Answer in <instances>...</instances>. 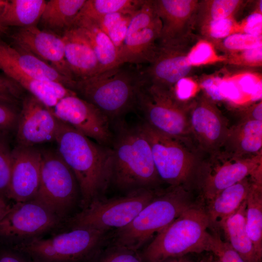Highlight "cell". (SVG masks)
Listing matches in <instances>:
<instances>
[{"instance_id":"cell-1","label":"cell","mask_w":262,"mask_h":262,"mask_svg":"<svg viewBox=\"0 0 262 262\" xmlns=\"http://www.w3.org/2000/svg\"><path fill=\"white\" fill-rule=\"evenodd\" d=\"M56 150L73 172L82 198L81 210L104 197L111 184V147L101 145L58 120Z\"/></svg>"},{"instance_id":"cell-2","label":"cell","mask_w":262,"mask_h":262,"mask_svg":"<svg viewBox=\"0 0 262 262\" xmlns=\"http://www.w3.org/2000/svg\"><path fill=\"white\" fill-rule=\"evenodd\" d=\"M112 145L113 185L125 194L156 190L163 184L154 164L149 144L139 125L130 126L117 121Z\"/></svg>"},{"instance_id":"cell-3","label":"cell","mask_w":262,"mask_h":262,"mask_svg":"<svg viewBox=\"0 0 262 262\" xmlns=\"http://www.w3.org/2000/svg\"><path fill=\"white\" fill-rule=\"evenodd\" d=\"M195 204L192 191L183 186L161 188L127 226L111 232L109 243L139 251Z\"/></svg>"},{"instance_id":"cell-4","label":"cell","mask_w":262,"mask_h":262,"mask_svg":"<svg viewBox=\"0 0 262 262\" xmlns=\"http://www.w3.org/2000/svg\"><path fill=\"white\" fill-rule=\"evenodd\" d=\"M124 65L75 81L72 89L77 96L97 107L111 121L119 120L135 108L138 90L145 79L142 70Z\"/></svg>"},{"instance_id":"cell-5","label":"cell","mask_w":262,"mask_h":262,"mask_svg":"<svg viewBox=\"0 0 262 262\" xmlns=\"http://www.w3.org/2000/svg\"><path fill=\"white\" fill-rule=\"evenodd\" d=\"M210 227L205 208L195 203L159 232L139 252L145 262H163L189 253L209 252Z\"/></svg>"},{"instance_id":"cell-6","label":"cell","mask_w":262,"mask_h":262,"mask_svg":"<svg viewBox=\"0 0 262 262\" xmlns=\"http://www.w3.org/2000/svg\"><path fill=\"white\" fill-rule=\"evenodd\" d=\"M58 232L12 247L24 253L33 262H90L107 245L111 234L82 228Z\"/></svg>"},{"instance_id":"cell-7","label":"cell","mask_w":262,"mask_h":262,"mask_svg":"<svg viewBox=\"0 0 262 262\" xmlns=\"http://www.w3.org/2000/svg\"><path fill=\"white\" fill-rule=\"evenodd\" d=\"M139 126L149 144L155 167L163 183L192 191L202 153L189 141L161 132L143 121Z\"/></svg>"},{"instance_id":"cell-8","label":"cell","mask_w":262,"mask_h":262,"mask_svg":"<svg viewBox=\"0 0 262 262\" xmlns=\"http://www.w3.org/2000/svg\"><path fill=\"white\" fill-rule=\"evenodd\" d=\"M39 186L34 198L64 222L81 210V195L77 179L56 148H40Z\"/></svg>"},{"instance_id":"cell-9","label":"cell","mask_w":262,"mask_h":262,"mask_svg":"<svg viewBox=\"0 0 262 262\" xmlns=\"http://www.w3.org/2000/svg\"><path fill=\"white\" fill-rule=\"evenodd\" d=\"M190 101L179 99L173 88L149 83L145 79L138 90L135 108L141 112L143 122L152 128L192 143L188 119Z\"/></svg>"},{"instance_id":"cell-10","label":"cell","mask_w":262,"mask_h":262,"mask_svg":"<svg viewBox=\"0 0 262 262\" xmlns=\"http://www.w3.org/2000/svg\"><path fill=\"white\" fill-rule=\"evenodd\" d=\"M161 188L138 190L122 196L95 200L67 219L61 229L82 228L111 232L122 229L134 219Z\"/></svg>"},{"instance_id":"cell-11","label":"cell","mask_w":262,"mask_h":262,"mask_svg":"<svg viewBox=\"0 0 262 262\" xmlns=\"http://www.w3.org/2000/svg\"><path fill=\"white\" fill-rule=\"evenodd\" d=\"M262 173V154L243 158L220 149L201 155L193 190L207 201L245 178Z\"/></svg>"},{"instance_id":"cell-12","label":"cell","mask_w":262,"mask_h":262,"mask_svg":"<svg viewBox=\"0 0 262 262\" xmlns=\"http://www.w3.org/2000/svg\"><path fill=\"white\" fill-rule=\"evenodd\" d=\"M64 222L35 199L14 202L0 221V243L14 246L62 229Z\"/></svg>"},{"instance_id":"cell-13","label":"cell","mask_w":262,"mask_h":262,"mask_svg":"<svg viewBox=\"0 0 262 262\" xmlns=\"http://www.w3.org/2000/svg\"><path fill=\"white\" fill-rule=\"evenodd\" d=\"M162 22L153 0H145L131 16L123 44L118 52L119 65L150 64L159 46Z\"/></svg>"},{"instance_id":"cell-14","label":"cell","mask_w":262,"mask_h":262,"mask_svg":"<svg viewBox=\"0 0 262 262\" xmlns=\"http://www.w3.org/2000/svg\"><path fill=\"white\" fill-rule=\"evenodd\" d=\"M190 139L202 154L221 148L229 128L228 119L205 94L191 99L189 111Z\"/></svg>"},{"instance_id":"cell-15","label":"cell","mask_w":262,"mask_h":262,"mask_svg":"<svg viewBox=\"0 0 262 262\" xmlns=\"http://www.w3.org/2000/svg\"><path fill=\"white\" fill-rule=\"evenodd\" d=\"M50 109L59 121L101 145L112 147V121L92 104L74 94L63 98Z\"/></svg>"},{"instance_id":"cell-16","label":"cell","mask_w":262,"mask_h":262,"mask_svg":"<svg viewBox=\"0 0 262 262\" xmlns=\"http://www.w3.org/2000/svg\"><path fill=\"white\" fill-rule=\"evenodd\" d=\"M197 0H153L162 22L158 44L161 47L191 48L194 40Z\"/></svg>"},{"instance_id":"cell-17","label":"cell","mask_w":262,"mask_h":262,"mask_svg":"<svg viewBox=\"0 0 262 262\" xmlns=\"http://www.w3.org/2000/svg\"><path fill=\"white\" fill-rule=\"evenodd\" d=\"M58 120L50 109L29 94L21 102L15 130L16 145L36 147L55 142Z\"/></svg>"},{"instance_id":"cell-18","label":"cell","mask_w":262,"mask_h":262,"mask_svg":"<svg viewBox=\"0 0 262 262\" xmlns=\"http://www.w3.org/2000/svg\"><path fill=\"white\" fill-rule=\"evenodd\" d=\"M10 38L11 44L33 54L64 76L75 81L66 60L62 36L36 25L18 28Z\"/></svg>"},{"instance_id":"cell-19","label":"cell","mask_w":262,"mask_h":262,"mask_svg":"<svg viewBox=\"0 0 262 262\" xmlns=\"http://www.w3.org/2000/svg\"><path fill=\"white\" fill-rule=\"evenodd\" d=\"M41 162L40 148L16 144L12 149L9 200L21 202L34 199L39 186Z\"/></svg>"},{"instance_id":"cell-20","label":"cell","mask_w":262,"mask_h":262,"mask_svg":"<svg viewBox=\"0 0 262 262\" xmlns=\"http://www.w3.org/2000/svg\"><path fill=\"white\" fill-rule=\"evenodd\" d=\"M190 48L159 46L154 60L142 70L145 80L160 86L173 88L192 71L193 67L187 58Z\"/></svg>"},{"instance_id":"cell-21","label":"cell","mask_w":262,"mask_h":262,"mask_svg":"<svg viewBox=\"0 0 262 262\" xmlns=\"http://www.w3.org/2000/svg\"><path fill=\"white\" fill-rule=\"evenodd\" d=\"M5 69L14 70L39 80L57 82L71 90L75 81L27 51L0 39V70Z\"/></svg>"},{"instance_id":"cell-22","label":"cell","mask_w":262,"mask_h":262,"mask_svg":"<svg viewBox=\"0 0 262 262\" xmlns=\"http://www.w3.org/2000/svg\"><path fill=\"white\" fill-rule=\"evenodd\" d=\"M62 36L66 60L75 81L85 79L100 73L92 47L79 28L71 26Z\"/></svg>"},{"instance_id":"cell-23","label":"cell","mask_w":262,"mask_h":262,"mask_svg":"<svg viewBox=\"0 0 262 262\" xmlns=\"http://www.w3.org/2000/svg\"><path fill=\"white\" fill-rule=\"evenodd\" d=\"M222 149L235 156L251 158L262 154V121L239 120L229 127Z\"/></svg>"},{"instance_id":"cell-24","label":"cell","mask_w":262,"mask_h":262,"mask_svg":"<svg viewBox=\"0 0 262 262\" xmlns=\"http://www.w3.org/2000/svg\"><path fill=\"white\" fill-rule=\"evenodd\" d=\"M262 178V173L246 177L207 201L205 209L211 227H216L218 221L236 211L246 200L253 182Z\"/></svg>"},{"instance_id":"cell-25","label":"cell","mask_w":262,"mask_h":262,"mask_svg":"<svg viewBox=\"0 0 262 262\" xmlns=\"http://www.w3.org/2000/svg\"><path fill=\"white\" fill-rule=\"evenodd\" d=\"M246 200L234 213L216 224L222 229L229 243L245 262H256L253 243L246 228Z\"/></svg>"},{"instance_id":"cell-26","label":"cell","mask_w":262,"mask_h":262,"mask_svg":"<svg viewBox=\"0 0 262 262\" xmlns=\"http://www.w3.org/2000/svg\"><path fill=\"white\" fill-rule=\"evenodd\" d=\"M72 26L79 28L89 40L99 63L100 73L120 66L115 46L94 21L77 16Z\"/></svg>"},{"instance_id":"cell-27","label":"cell","mask_w":262,"mask_h":262,"mask_svg":"<svg viewBox=\"0 0 262 262\" xmlns=\"http://www.w3.org/2000/svg\"><path fill=\"white\" fill-rule=\"evenodd\" d=\"M86 0L47 1L39 22L43 29L61 36L72 25Z\"/></svg>"},{"instance_id":"cell-28","label":"cell","mask_w":262,"mask_h":262,"mask_svg":"<svg viewBox=\"0 0 262 262\" xmlns=\"http://www.w3.org/2000/svg\"><path fill=\"white\" fill-rule=\"evenodd\" d=\"M47 1L44 0H8L0 14V25L18 28L36 26L39 21Z\"/></svg>"},{"instance_id":"cell-29","label":"cell","mask_w":262,"mask_h":262,"mask_svg":"<svg viewBox=\"0 0 262 262\" xmlns=\"http://www.w3.org/2000/svg\"><path fill=\"white\" fill-rule=\"evenodd\" d=\"M246 228L254 246L256 262H262V179L253 182L246 198Z\"/></svg>"},{"instance_id":"cell-30","label":"cell","mask_w":262,"mask_h":262,"mask_svg":"<svg viewBox=\"0 0 262 262\" xmlns=\"http://www.w3.org/2000/svg\"><path fill=\"white\" fill-rule=\"evenodd\" d=\"M246 1L243 0H198L194 29L208 22L235 17V15L245 6Z\"/></svg>"},{"instance_id":"cell-31","label":"cell","mask_w":262,"mask_h":262,"mask_svg":"<svg viewBox=\"0 0 262 262\" xmlns=\"http://www.w3.org/2000/svg\"><path fill=\"white\" fill-rule=\"evenodd\" d=\"M145 0H86L77 16L95 19L103 15L122 13L133 14Z\"/></svg>"},{"instance_id":"cell-32","label":"cell","mask_w":262,"mask_h":262,"mask_svg":"<svg viewBox=\"0 0 262 262\" xmlns=\"http://www.w3.org/2000/svg\"><path fill=\"white\" fill-rule=\"evenodd\" d=\"M10 133L0 131V196L8 200L12 167Z\"/></svg>"},{"instance_id":"cell-33","label":"cell","mask_w":262,"mask_h":262,"mask_svg":"<svg viewBox=\"0 0 262 262\" xmlns=\"http://www.w3.org/2000/svg\"><path fill=\"white\" fill-rule=\"evenodd\" d=\"M212 43L226 54L262 47V36L236 33Z\"/></svg>"},{"instance_id":"cell-34","label":"cell","mask_w":262,"mask_h":262,"mask_svg":"<svg viewBox=\"0 0 262 262\" xmlns=\"http://www.w3.org/2000/svg\"><path fill=\"white\" fill-rule=\"evenodd\" d=\"M196 29L198 31L202 38L213 43L238 33V22L235 17H230L208 22Z\"/></svg>"},{"instance_id":"cell-35","label":"cell","mask_w":262,"mask_h":262,"mask_svg":"<svg viewBox=\"0 0 262 262\" xmlns=\"http://www.w3.org/2000/svg\"><path fill=\"white\" fill-rule=\"evenodd\" d=\"M213 45L210 41L201 38L194 44L189 50L187 58L192 66L212 64L217 62H225L224 55H218Z\"/></svg>"},{"instance_id":"cell-36","label":"cell","mask_w":262,"mask_h":262,"mask_svg":"<svg viewBox=\"0 0 262 262\" xmlns=\"http://www.w3.org/2000/svg\"><path fill=\"white\" fill-rule=\"evenodd\" d=\"M90 262H145L139 251L108 242Z\"/></svg>"},{"instance_id":"cell-37","label":"cell","mask_w":262,"mask_h":262,"mask_svg":"<svg viewBox=\"0 0 262 262\" xmlns=\"http://www.w3.org/2000/svg\"><path fill=\"white\" fill-rule=\"evenodd\" d=\"M209 252L213 253L217 262H245L229 243L221 240L218 233L210 234Z\"/></svg>"},{"instance_id":"cell-38","label":"cell","mask_w":262,"mask_h":262,"mask_svg":"<svg viewBox=\"0 0 262 262\" xmlns=\"http://www.w3.org/2000/svg\"><path fill=\"white\" fill-rule=\"evenodd\" d=\"M224 63L238 66L258 67L262 65V47L224 55Z\"/></svg>"},{"instance_id":"cell-39","label":"cell","mask_w":262,"mask_h":262,"mask_svg":"<svg viewBox=\"0 0 262 262\" xmlns=\"http://www.w3.org/2000/svg\"><path fill=\"white\" fill-rule=\"evenodd\" d=\"M24 89L6 76L0 75V101L18 107Z\"/></svg>"},{"instance_id":"cell-40","label":"cell","mask_w":262,"mask_h":262,"mask_svg":"<svg viewBox=\"0 0 262 262\" xmlns=\"http://www.w3.org/2000/svg\"><path fill=\"white\" fill-rule=\"evenodd\" d=\"M20 108L0 101V131H15Z\"/></svg>"},{"instance_id":"cell-41","label":"cell","mask_w":262,"mask_h":262,"mask_svg":"<svg viewBox=\"0 0 262 262\" xmlns=\"http://www.w3.org/2000/svg\"><path fill=\"white\" fill-rule=\"evenodd\" d=\"M238 33L262 36V13L253 11L247 17L238 22Z\"/></svg>"},{"instance_id":"cell-42","label":"cell","mask_w":262,"mask_h":262,"mask_svg":"<svg viewBox=\"0 0 262 262\" xmlns=\"http://www.w3.org/2000/svg\"><path fill=\"white\" fill-rule=\"evenodd\" d=\"M132 15H126L112 26L106 33L115 46L117 53L125 39Z\"/></svg>"},{"instance_id":"cell-43","label":"cell","mask_w":262,"mask_h":262,"mask_svg":"<svg viewBox=\"0 0 262 262\" xmlns=\"http://www.w3.org/2000/svg\"><path fill=\"white\" fill-rule=\"evenodd\" d=\"M0 262H33L26 254L13 247L2 246Z\"/></svg>"},{"instance_id":"cell-44","label":"cell","mask_w":262,"mask_h":262,"mask_svg":"<svg viewBox=\"0 0 262 262\" xmlns=\"http://www.w3.org/2000/svg\"><path fill=\"white\" fill-rule=\"evenodd\" d=\"M239 120H256L262 121V101L254 103L238 110Z\"/></svg>"},{"instance_id":"cell-45","label":"cell","mask_w":262,"mask_h":262,"mask_svg":"<svg viewBox=\"0 0 262 262\" xmlns=\"http://www.w3.org/2000/svg\"><path fill=\"white\" fill-rule=\"evenodd\" d=\"M128 14L122 13H111L92 20L106 34L112 26Z\"/></svg>"},{"instance_id":"cell-46","label":"cell","mask_w":262,"mask_h":262,"mask_svg":"<svg viewBox=\"0 0 262 262\" xmlns=\"http://www.w3.org/2000/svg\"><path fill=\"white\" fill-rule=\"evenodd\" d=\"M9 200L0 196V221L7 214L11 208L12 204Z\"/></svg>"},{"instance_id":"cell-47","label":"cell","mask_w":262,"mask_h":262,"mask_svg":"<svg viewBox=\"0 0 262 262\" xmlns=\"http://www.w3.org/2000/svg\"><path fill=\"white\" fill-rule=\"evenodd\" d=\"M163 262H194L186 256L171 258L164 261Z\"/></svg>"},{"instance_id":"cell-48","label":"cell","mask_w":262,"mask_h":262,"mask_svg":"<svg viewBox=\"0 0 262 262\" xmlns=\"http://www.w3.org/2000/svg\"><path fill=\"white\" fill-rule=\"evenodd\" d=\"M213 255L210 254L209 256L203 258L200 262H213Z\"/></svg>"},{"instance_id":"cell-49","label":"cell","mask_w":262,"mask_h":262,"mask_svg":"<svg viewBox=\"0 0 262 262\" xmlns=\"http://www.w3.org/2000/svg\"><path fill=\"white\" fill-rule=\"evenodd\" d=\"M8 0H0V14L3 10Z\"/></svg>"},{"instance_id":"cell-50","label":"cell","mask_w":262,"mask_h":262,"mask_svg":"<svg viewBox=\"0 0 262 262\" xmlns=\"http://www.w3.org/2000/svg\"><path fill=\"white\" fill-rule=\"evenodd\" d=\"M7 29V28H6L0 25V34L5 32Z\"/></svg>"},{"instance_id":"cell-51","label":"cell","mask_w":262,"mask_h":262,"mask_svg":"<svg viewBox=\"0 0 262 262\" xmlns=\"http://www.w3.org/2000/svg\"><path fill=\"white\" fill-rule=\"evenodd\" d=\"M213 262H217V260L216 259L214 255H213Z\"/></svg>"}]
</instances>
